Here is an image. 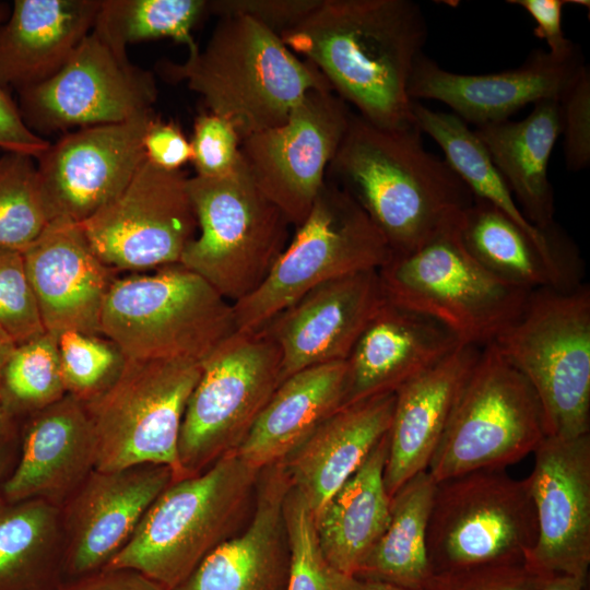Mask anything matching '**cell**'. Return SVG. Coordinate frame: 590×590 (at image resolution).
I'll list each match as a JSON object with an SVG mask.
<instances>
[{"label": "cell", "instance_id": "obj_50", "mask_svg": "<svg viewBox=\"0 0 590 590\" xmlns=\"http://www.w3.org/2000/svg\"><path fill=\"white\" fill-rule=\"evenodd\" d=\"M20 452V425L8 424L0 430V485L13 471Z\"/></svg>", "mask_w": 590, "mask_h": 590}, {"label": "cell", "instance_id": "obj_30", "mask_svg": "<svg viewBox=\"0 0 590 590\" xmlns=\"http://www.w3.org/2000/svg\"><path fill=\"white\" fill-rule=\"evenodd\" d=\"M503 176L526 219L541 231L554 222V192L548 179L550 158L562 134L558 99L533 104L522 120L510 119L474 129Z\"/></svg>", "mask_w": 590, "mask_h": 590}, {"label": "cell", "instance_id": "obj_53", "mask_svg": "<svg viewBox=\"0 0 590 590\" xmlns=\"http://www.w3.org/2000/svg\"><path fill=\"white\" fill-rule=\"evenodd\" d=\"M358 590H408L376 580L359 579Z\"/></svg>", "mask_w": 590, "mask_h": 590}, {"label": "cell", "instance_id": "obj_29", "mask_svg": "<svg viewBox=\"0 0 590 590\" xmlns=\"http://www.w3.org/2000/svg\"><path fill=\"white\" fill-rule=\"evenodd\" d=\"M346 362L311 366L286 377L235 450L262 470L282 463L335 411L346 397Z\"/></svg>", "mask_w": 590, "mask_h": 590}, {"label": "cell", "instance_id": "obj_8", "mask_svg": "<svg viewBox=\"0 0 590 590\" xmlns=\"http://www.w3.org/2000/svg\"><path fill=\"white\" fill-rule=\"evenodd\" d=\"M199 234L179 263L234 304L258 288L287 246L291 225L253 181L243 156L229 174L187 181Z\"/></svg>", "mask_w": 590, "mask_h": 590}, {"label": "cell", "instance_id": "obj_39", "mask_svg": "<svg viewBox=\"0 0 590 590\" xmlns=\"http://www.w3.org/2000/svg\"><path fill=\"white\" fill-rule=\"evenodd\" d=\"M290 548L286 590H358L359 579L332 567L323 557L308 505L292 485L284 504Z\"/></svg>", "mask_w": 590, "mask_h": 590}, {"label": "cell", "instance_id": "obj_46", "mask_svg": "<svg viewBox=\"0 0 590 590\" xmlns=\"http://www.w3.org/2000/svg\"><path fill=\"white\" fill-rule=\"evenodd\" d=\"M145 160L158 168L176 172L191 162L190 140L174 121L154 117L143 138Z\"/></svg>", "mask_w": 590, "mask_h": 590}, {"label": "cell", "instance_id": "obj_25", "mask_svg": "<svg viewBox=\"0 0 590 590\" xmlns=\"http://www.w3.org/2000/svg\"><path fill=\"white\" fill-rule=\"evenodd\" d=\"M460 344L449 330L433 319L385 300L345 359L344 406L396 392Z\"/></svg>", "mask_w": 590, "mask_h": 590}, {"label": "cell", "instance_id": "obj_3", "mask_svg": "<svg viewBox=\"0 0 590 590\" xmlns=\"http://www.w3.org/2000/svg\"><path fill=\"white\" fill-rule=\"evenodd\" d=\"M161 75L185 83L229 121L240 140L278 127L314 90H332L321 72L281 37L243 15L219 17L203 49L180 63L163 61Z\"/></svg>", "mask_w": 590, "mask_h": 590}, {"label": "cell", "instance_id": "obj_26", "mask_svg": "<svg viewBox=\"0 0 590 590\" xmlns=\"http://www.w3.org/2000/svg\"><path fill=\"white\" fill-rule=\"evenodd\" d=\"M482 347L460 344L394 392L384 482L390 497L426 471Z\"/></svg>", "mask_w": 590, "mask_h": 590}, {"label": "cell", "instance_id": "obj_38", "mask_svg": "<svg viewBox=\"0 0 590 590\" xmlns=\"http://www.w3.org/2000/svg\"><path fill=\"white\" fill-rule=\"evenodd\" d=\"M49 222L35 160L0 153V248L24 251Z\"/></svg>", "mask_w": 590, "mask_h": 590}, {"label": "cell", "instance_id": "obj_36", "mask_svg": "<svg viewBox=\"0 0 590 590\" xmlns=\"http://www.w3.org/2000/svg\"><path fill=\"white\" fill-rule=\"evenodd\" d=\"M208 0H101L92 32L116 55L128 58L131 44L169 38L199 49L192 31L208 11Z\"/></svg>", "mask_w": 590, "mask_h": 590}, {"label": "cell", "instance_id": "obj_27", "mask_svg": "<svg viewBox=\"0 0 590 590\" xmlns=\"http://www.w3.org/2000/svg\"><path fill=\"white\" fill-rule=\"evenodd\" d=\"M394 392L343 406L283 462L292 487L316 516L389 430Z\"/></svg>", "mask_w": 590, "mask_h": 590}, {"label": "cell", "instance_id": "obj_35", "mask_svg": "<svg viewBox=\"0 0 590 590\" xmlns=\"http://www.w3.org/2000/svg\"><path fill=\"white\" fill-rule=\"evenodd\" d=\"M436 484L426 470L394 493L388 526L356 578L408 590L424 588L433 576L426 536Z\"/></svg>", "mask_w": 590, "mask_h": 590}, {"label": "cell", "instance_id": "obj_23", "mask_svg": "<svg viewBox=\"0 0 590 590\" xmlns=\"http://www.w3.org/2000/svg\"><path fill=\"white\" fill-rule=\"evenodd\" d=\"M96 469V439L85 403L66 394L20 424L15 467L0 485L9 500L61 507Z\"/></svg>", "mask_w": 590, "mask_h": 590}, {"label": "cell", "instance_id": "obj_11", "mask_svg": "<svg viewBox=\"0 0 590 590\" xmlns=\"http://www.w3.org/2000/svg\"><path fill=\"white\" fill-rule=\"evenodd\" d=\"M536 535L528 477L484 469L436 484L426 536L433 575L526 562Z\"/></svg>", "mask_w": 590, "mask_h": 590}, {"label": "cell", "instance_id": "obj_9", "mask_svg": "<svg viewBox=\"0 0 590 590\" xmlns=\"http://www.w3.org/2000/svg\"><path fill=\"white\" fill-rule=\"evenodd\" d=\"M391 257L385 237L362 206L326 177L308 216L266 280L233 304L236 331H259L316 286L379 270Z\"/></svg>", "mask_w": 590, "mask_h": 590}, {"label": "cell", "instance_id": "obj_48", "mask_svg": "<svg viewBox=\"0 0 590 590\" xmlns=\"http://www.w3.org/2000/svg\"><path fill=\"white\" fill-rule=\"evenodd\" d=\"M529 13L535 21V36L545 40L548 52L558 59H569L580 49L563 32V9L571 1L567 0H508Z\"/></svg>", "mask_w": 590, "mask_h": 590}, {"label": "cell", "instance_id": "obj_7", "mask_svg": "<svg viewBox=\"0 0 590 590\" xmlns=\"http://www.w3.org/2000/svg\"><path fill=\"white\" fill-rule=\"evenodd\" d=\"M493 344L536 393L546 436L589 434V286L532 291L522 312Z\"/></svg>", "mask_w": 590, "mask_h": 590}, {"label": "cell", "instance_id": "obj_28", "mask_svg": "<svg viewBox=\"0 0 590 590\" xmlns=\"http://www.w3.org/2000/svg\"><path fill=\"white\" fill-rule=\"evenodd\" d=\"M101 0H15L0 24V84L17 92L55 75L92 32Z\"/></svg>", "mask_w": 590, "mask_h": 590}, {"label": "cell", "instance_id": "obj_52", "mask_svg": "<svg viewBox=\"0 0 590 590\" xmlns=\"http://www.w3.org/2000/svg\"><path fill=\"white\" fill-rule=\"evenodd\" d=\"M15 341L11 335L0 327V379L3 371V368L16 347ZM7 424L3 423L0 414V429L3 428Z\"/></svg>", "mask_w": 590, "mask_h": 590}, {"label": "cell", "instance_id": "obj_20", "mask_svg": "<svg viewBox=\"0 0 590 590\" xmlns=\"http://www.w3.org/2000/svg\"><path fill=\"white\" fill-rule=\"evenodd\" d=\"M385 300L378 270H366L324 282L276 315L261 330L280 347L281 382L305 368L345 361Z\"/></svg>", "mask_w": 590, "mask_h": 590}, {"label": "cell", "instance_id": "obj_40", "mask_svg": "<svg viewBox=\"0 0 590 590\" xmlns=\"http://www.w3.org/2000/svg\"><path fill=\"white\" fill-rule=\"evenodd\" d=\"M57 344L66 391L84 403L107 390L127 362L120 349L102 334L67 331Z\"/></svg>", "mask_w": 590, "mask_h": 590}, {"label": "cell", "instance_id": "obj_2", "mask_svg": "<svg viewBox=\"0 0 590 590\" xmlns=\"http://www.w3.org/2000/svg\"><path fill=\"white\" fill-rule=\"evenodd\" d=\"M327 179L362 206L392 257L408 255L457 227L474 201L450 165L424 148L415 126L381 128L355 113Z\"/></svg>", "mask_w": 590, "mask_h": 590}, {"label": "cell", "instance_id": "obj_16", "mask_svg": "<svg viewBox=\"0 0 590 590\" xmlns=\"http://www.w3.org/2000/svg\"><path fill=\"white\" fill-rule=\"evenodd\" d=\"M352 113L332 90H314L285 122L241 140L253 181L290 224L297 227L308 216Z\"/></svg>", "mask_w": 590, "mask_h": 590}, {"label": "cell", "instance_id": "obj_17", "mask_svg": "<svg viewBox=\"0 0 590 590\" xmlns=\"http://www.w3.org/2000/svg\"><path fill=\"white\" fill-rule=\"evenodd\" d=\"M154 111L63 134L35 161L52 220L81 223L113 200L145 160L143 138Z\"/></svg>", "mask_w": 590, "mask_h": 590}, {"label": "cell", "instance_id": "obj_37", "mask_svg": "<svg viewBox=\"0 0 590 590\" xmlns=\"http://www.w3.org/2000/svg\"><path fill=\"white\" fill-rule=\"evenodd\" d=\"M66 394L57 338L44 332L17 344L0 379L3 423L20 425Z\"/></svg>", "mask_w": 590, "mask_h": 590}, {"label": "cell", "instance_id": "obj_1", "mask_svg": "<svg viewBox=\"0 0 590 590\" xmlns=\"http://www.w3.org/2000/svg\"><path fill=\"white\" fill-rule=\"evenodd\" d=\"M428 28L412 0H321L281 36L357 115L387 129L414 127L409 82Z\"/></svg>", "mask_w": 590, "mask_h": 590}, {"label": "cell", "instance_id": "obj_31", "mask_svg": "<svg viewBox=\"0 0 590 590\" xmlns=\"http://www.w3.org/2000/svg\"><path fill=\"white\" fill-rule=\"evenodd\" d=\"M387 453L388 433L314 516L323 557L352 577L358 575L390 519L391 497L384 482Z\"/></svg>", "mask_w": 590, "mask_h": 590}, {"label": "cell", "instance_id": "obj_44", "mask_svg": "<svg viewBox=\"0 0 590 590\" xmlns=\"http://www.w3.org/2000/svg\"><path fill=\"white\" fill-rule=\"evenodd\" d=\"M565 164L580 172L590 164V69L583 64L558 99Z\"/></svg>", "mask_w": 590, "mask_h": 590}, {"label": "cell", "instance_id": "obj_51", "mask_svg": "<svg viewBox=\"0 0 590 590\" xmlns=\"http://www.w3.org/2000/svg\"><path fill=\"white\" fill-rule=\"evenodd\" d=\"M586 580L570 576H552L548 577L542 590H582Z\"/></svg>", "mask_w": 590, "mask_h": 590}, {"label": "cell", "instance_id": "obj_45", "mask_svg": "<svg viewBox=\"0 0 590 590\" xmlns=\"http://www.w3.org/2000/svg\"><path fill=\"white\" fill-rule=\"evenodd\" d=\"M321 0H213L209 14L247 16L278 36L297 26Z\"/></svg>", "mask_w": 590, "mask_h": 590}, {"label": "cell", "instance_id": "obj_47", "mask_svg": "<svg viewBox=\"0 0 590 590\" xmlns=\"http://www.w3.org/2000/svg\"><path fill=\"white\" fill-rule=\"evenodd\" d=\"M8 14V5L0 2V24ZM49 145V141L26 126L17 105L0 84V151L19 153L36 160Z\"/></svg>", "mask_w": 590, "mask_h": 590}, {"label": "cell", "instance_id": "obj_15", "mask_svg": "<svg viewBox=\"0 0 590 590\" xmlns=\"http://www.w3.org/2000/svg\"><path fill=\"white\" fill-rule=\"evenodd\" d=\"M154 74L116 55L91 32L48 80L21 90L19 110L36 134L117 123L153 110Z\"/></svg>", "mask_w": 590, "mask_h": 590}, {"label": "cell", "instance_id": "obj_55", "mask_svg": "<svg viewBox=\"0 0 590 590\" xmlns=\"http://www.w3.org/2000/svg\"><path fill=\"white\" fill-rule=\"evenodd\" d=\"M1 152V151H0Z\"/></svg>", "mask_w": 590, "mask_h": 590}, {"label": "cell", "instance_id": "obj_13", "mask_svg": "<svg viewBox=\"0 0 590 590\" xmlns=\"http://www.w3.org/2000/svg\"><path fill=\"white\" fill-rule=\"evenodd\" d=\"M200 373L197 362L127 359L117 380L85 403L96 439V470L163 464L177 480L181 422Z\"/></svg>", "mask_w": 590, "mask_h": 590}, {"label": "cell", "instance_id": "obj_34", "mask_svg": "<svg viewBox=\"0 0 590 590\" xmlns=\"http://www.w3.org/2000/svg\"><path fill=\"white\" fill-rule=\"evenodd\" d=\"M63 581L60 508L0 493V590H58Z\"/></svg>", "mask_w": 590, "mask_h": 590}, {"label": "cell", "instance_id": "obj_18", "mask_svg": "<svg viewBox=\"0 0 590 590\" xmlns=\"http://www.w3.org/2000/svg\"><path fill=\"white\" fill-rule=\"evenodd\" d=\"M174 480L163 464L95 469L60 507L64 581L106 568Z\"/></svg>", "mask_w": 590, "mask_h": 590}, {"label": "cell", "instance_id": "obj_22", "mask_svg": "<svg viewBox=\"0 0 590 590\" xmlns=\"http://www.w3.org/2000/svg\"><path fill=\"white\" fill-rule=\"evenodd\" d=\"M22 253L45 331L55 338L102 334V308L117 272L97 257L78 223L50 221Z\"/></svg>", "mask_w": 590, "mask_h": 590}, {"label": "cell", "instance_id": "obj_14", "mask_svg": "<svg viewBox=\"0 0 590 590\" xmlns=\"http://www.w3.org/2000/svg\"><path fill=\"white\" fill-rule=\"evenodd\" d=\"M188 177L144 160L126 187L78 223L91 248L110 269L141 271L179 263L198 223Z\"/></svg>", "mask_w": 590, "mask_h": 590}, {"label": "cell", "instance_id": "obj_32", "mask_svg": "<svg viewBox=\"0 0 590 590\" xmlns=\"http://www.w3.org/2000/svg\"><path fill=\"white\" fill-rule=\"evenodd\" d=\"M458 233L482 266L515 285L529 291L579 285L569 268L574 261L546 252L523 228L483 200L474 199L462 212Z\"/></svg>", "mask_w": 590, "mask_h": 590}, {"label": "cell", "instance_id": "obj_5", "mask_svg": "<svg viewBox=\"0 0 590 590\" xmlns=\"http://www.w3.org/2000/svg\"><path fill=\"white\" fill-rule=\"evenodd\" d=\"M101 331L127 359L201 363L236 326L233 304L176 263L117 276L103 304Z\"/></svg>", "mask_w": 590, "mask_h": 590}, {"label": "cell", "instance_id": "obj_54", "mask_svg": "<svg viewBox=\"0 0 590 590\" xmlns=\"http://www.w3.org/2000/svg\"><path fill=\"white\" fill-rule=\"evenodd\" d=\"M5 426H7V425H5ZM5 426H4V427H5ZM1 429H2V428H1ZM1 429H0V430H1Z\"/></svg>", "mask_w": 590, "mask_h": 590}, {"label": "cell", "instance_id": "obj_21", "mask_svg": "<svg viewBox=\"0 0 590 590\" xmlns=\"http://www.w3.org/2000/svg\"><path fill=\"white\" fill-rule=\"evenodd\" d=\"M583 64L581 52L558 59L535 49L517 68L467 74L442 69L422 54L413 67L408 92L412 101H438L468 125L480 127L507 120L528 104L559 99Z\"/></svg>", "mask_w": 590, "mask_h": 590}, {"label": "cell", "instance_id": "obj_43", "mask_svg": "<svg viewBox=\"0 0 590 590\" xmlns=\"http://www.w3.org/2000/svg\"><path fill=\"white\" fill-rule=\"evenodd\" d=\"M526 562L434 574L422 590H542L545 580Z\"/></svg>", "mask_w": 590, "mask_h": 590}, {"label": "cell", "instance_id": "obj_33", "mask_svg": "<svg viewBox=\"0 0 590 590\" xmlns=\"http://www.w3.org/2000/svg\"><path fill=\"white\" fill-rule=\"evenodd\" d=\"M412 114L415 127L439 145L445 161L474 199L502 211L546 252L562 260L575 261L574 250L556 224L541 231L526 219L487 150L465 121L455 114L433 110L420 101L412 102Z\"/></svg>", "mask_w": 590, "mask_h": 590}, {"label": "cell", "instance_id": "obj_12", "mask_svg": "<svg viewBox=\"0 0 590 590\" xmlns=\"http://www.w3.org/2000/svg\"><path fill=\"white\" fill-rule=\"evenodd\" d=\"M281 362L263 330L234 332L201 362L181 422L177 480L239 447L281 382Z\"/></svg>", "mask_w": 590, "mask_h": 590}, {"label": "cell", "instance_id": "obj_41", "mask_svg": "<svg viewBox=\"0 0 590 590\" xmlns=\"http://www.w3.org/2000/svg\"><path fill=\"white\" fill-rule=\"evenodd\" d=\"M0 327L16 344L45 331L22 251L0 248Z\"/></svg>", "mask_w": 590, "mask_h": 590}, {"label": "cell", "instance_id": "obj_6", "mask_svg": "<svg viewBox=\"0 0 590 590\" xmlns=\"http://www.w3.org/2000/svg\"><path fill=\"white\" fill-rule=\"evenodd\" d=\"M378 272L386 300L479 347L493 343L519 317L532 293L482 266L462 244L458 226L391 257Z\"/></svg>", "mask_w": 590, "mask_h": 590}, {"label": "cell", "instance_id": "obj_42", "mask_svg": "<svg viewBox=\"0 0 590 590\" xmlns=\"http://www.w3.org/2000/svg\"><path fill=\"white\" fill-rule=\"evenodd\" d=\"M240 142L226 119L210 111L198 115L190 140L197 176L215 178L233 172L241 158Z\"/></svg>", "mask_w": 590, "mask_h": 590}, {"label": "cell", "instance_id": "obj_4", "mask_svg": "<svg viewBox=\"0 0 590 590\" xmlns=\"http://www.w3.org/2000/svg\"><path fill=\"white\" fill-rule=\"evenodd\" d=\"M259 474L234 450L203 471L173 481L107 567L137 570L174 590L231 536Z\"/></svg>", "mask_w": 590, "mask_h": 590}, {"label": "cell", "instance_id": "obj_19", "mask_svg": "<svg viewBox=\"0 0 590 590\" xmlns=\"http://www.w3.org/2000/svg\"><path fill=\"white\" fill-rule=\"evenodd\" d=\"M528 476L538 535L526 564L544 577L586 580L590 564V434L546 436Z\"/></svg>", "mask_w": 590, "mask_h": 590}, {"label": "cell", "instance_id": "obj_49", "mask_svg": "<svg viewBox=\"0 0 590 590\" xmlns=\"http://www.w3.org/2000/svg\"><path fill=\"white\" fill-rule=\"evenodd\" d=\"M58 590H165L143 574L130 568H104L63 581Z\"/></svg>", "mask_w": 590, "mask_h": 590}, {"label": "cell", "instance_id": "obj_24", "mask_svg": "<svg viewBox=\"0 0 590 590\" xmlns=\"http://www.w3.org/2000/svg\"><path fill=\"white\" fill-rule=\"evenodd\" d=\"M290 488L282 463L262 469L246 529L215 547L174 590H286L290 548L284 504Z\"/></svg>", "mask_w": 590, "mask_h": 590}, {"label": "cell", "instance_id": "obj_10", "mask_svg": "<svg viewBox=\"0 0 590 590\" xmlns=\"http://www.w3.org/2000/svg\"><path fill=\"white\" fill-rule=\"evenodd\" d=\"M546 437L544 414L526 377L491 343L467 378L427 468L436 483L504 469Z\"/></svg>", "mask_w": 590, "mask_h": 590}]
</instances>
